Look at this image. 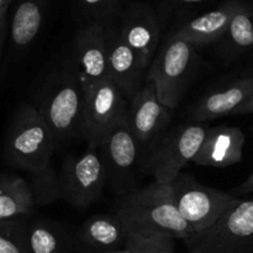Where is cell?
Masks as SVG:
<instances>
[{"instance_id": "484cf974", "label": "cell", "mask_w": 253, "mask_h": 253, "mask_svg": "<svg viewBox=\"0 0 253 253\" xmlns=\"http://www.w3.org/2000/svg\"><path fill=\"white\" fill-rule=\"evenodd\" d=\"M104 253H136V252L133 251L130 246H127V245H126V246L123 247V249L114 250V251H108V252H104Z\"/></svg>"}, {"instance_id": "6da1fadb", "label": "cell", "mask_w": 253, "mask_h": 253, "mask_svg": "<svg viewBox=\"0 0 253 253\" xmlns=\"http://www.w3.org/2000/svg\"><path fill=\"white\" fill-rule=\"evenodd\" d=\"M114 212L120 217L128 236H168L187 241L194 235L178 211L169 184L152 182L119 197Z\"/></svg>"}, {"instance_id": "5b68a950", "label": "cell", "mask_w": 253, "mask_h": 253, "mask_svg": "<svg viewBox=\"0 0 253 253\" xmlns=\"http://www.w3.org/2000/svg\"><path fill=\"white\" fill-rule=\"evenodd\" d=\"M198 66L199 56L195 47L174 37L156 53L146 79L155 84L161 103L173 110L194 81Z\"/></svg>"}, {"instance_id": "44dd1931", "label": "cell", "mask_w": 253, "mask_h": 253, "mask_svg": "<svg viewBox=\"0 0 253 253\" xmlns=\"http://www.w3.org/2000/svg\"><path fill=\"white\" fill-rule=\"evenodd\" d=\"M42 15L39 5L27 0L17 6L11 25L12 42L19 48L29 46L39 34Z\"/></svg>"}, {"instance_id": "30bf717a", "label": "cell", "mask_w": 253, "mask_h": 253, "mask_svg": "<svg viewBox=\"0 0 253 253\" xmlns=\"http://www.w3.org/2000/svg\"><path fill=\"white\" fill-rule=\"evenodd\" d=\"M128 116V101L108 79L85 93L81 137L98 146L101 138Z\"/></svg>"}, {"instance_id": "ac0fdd59", "label": "cell", "mask_w": 253, "mask_h": 253, "mask_svg": "<svg viewBox=\"0 0 253 253\" xmlns=\"http://www.w3.org/2000/svg\"><path fill=\"white\" fill-rule=\"evenodd\" d=\"M35 205L29 183L19 177L0 178V221L29 216Z\"/></svg>"}, {"instance_id": "8992f818", "label": "cell", "mask_w": 253, "mask_h": 253, "mask_svg": "<svg viewBox=\"0 0 253 253\" xmlns=\"http://www.w3.org/2000/svg\"><path fill=\"white\" fill-rule=\"evenodd\" d=\"M169 185L178 211L194 234L212 226L227 210L241 202V198L231 193L203 184L190 173H179Z\"/></svg>"}, {"instance_id": "7a4b0ae2", "label": "cell", "mask_w": 253, "mask_h": 253, "mask_svg": "<svg viewBox=\"0 0 253 253\" xmlns=\"http://www.w3.org/2000/svg\"><path fill=\"white\" fill-rule=\"evenodd\" d=\"M84 103L85 91L69 61L48 77L37 108L48 124L57 146L81 137Z\"/></svg>"}, {"instance_id": "d4e9b609", "label": "cell", "mask_w": 253, "mask_h": 253, "mask_svg": "<svg viewBox=\"0 0 253 253\" xmlns=\"http://www.w3.org/2000/svg\"><path fill=\"white\" fill-rule=\"evenodd\" d=\"M244 114H253V95L247 101H245L232 115H244Z\"/></svg>"}, {"instance_id": "f1b7e54d", "label": "cell", "mask_w": 253, "mask_h": 253, "mask_svg": "<svg viewBox=\"0 0 253 253\" xmlns=\"http://www.w3.org/2000/svg\"><path fill=\"white\" fill-rule=\"evenodd\" d=\"M6 4H9V0H0V9L6 6Z\"/></svg>"}, {"instance_id": "ba28073f", "label": "cell", "mask_w": 253, "mask_h": 253, "mask_svg": "<svg viewBox=\"0 0 253 253\" xmlns=\"http://www.w3.org/2000/svg\"><path fill=\"white\" fill-rule=\"evenodd\" d=\"M98 150L113 192L123 197L137 189V172L142 170V151L131 131L128 116L101 138Z\"/></svg>"}, {"instance_id": "5bb4252c", "label": "cell", "mask_w": 253, "mask_h": 253, "mask_svg": "<svg viewBox=\"0 0 253 253\" xmlns=\"http://www.w3.org/2000/svg\"><path fill=\"white\" fill-rule=\"evenodd\" d=\"M253 95V76L235 79L229 84L208 91L188 111L195 123L232 115L245 101Z\"/></svg>"}, {"instance_id": "83f0119b", "label": "cell", "mask_w": 253, "mask_h": 253, "mask_svg": "<svg viewBox=\"0 0 253 253\" xmlns=\"http://www.w3.org/2000/svg\"><path fill=\"white\" fill-rule=\"evenodd\" d=\"M100 1H103V0H85V2H88V4H91V5L99 4Z\"/></svg>"}, {"instance_id": "9a60e30c", "label": "cell", "mask_w": 253, "mask_h": 253, "mask_svg": "<svg viewBox=\"0 0 253 253\" xmlns=\"http://www.w3.org/2000/svg\"><path fill=\"white\" fill-rule=\"evenodd\" d=\"M246 136L237 126H209L193 163L199 167L226 168L241 162Z\"/></svg>"}, {"instance_id": "4316f807", "label": "cell", "mask_w": 253, "mask_h": 253, "mask_svg": "<svg viewBox=\"0 0 253 253\" xmlns=\"http://www.w3.org/2000/svg\"><path fill=\"white\" fill-rule=\"evenodd\" d=\"M5 9H6V6H5V7H1V9H0V37H1L2 26H4V16H5Z\"/></svg>"}, {"instance_id": "277c9868", "label": "cell", "mask_w": 253, "mask_h": 253, "mask_svg": "<svg viewBox=\"0 0 253 253\" xmlns=\"http://www.w3.org/2000/svg\"><path fill=\"white\" fill-rule=\"evenodd\" d=\"M209 126L205 123H184L169 127L142 158V172L153 182L169 184L199 152Z\"/></svg>"}, {"instance_id": "7402d4cb", "label": "cell", "mask_w": 253, "mask_h": 253, "mask_svg": "<svg viewBox=\"0 0 253 253\" xmlns=\"http://www.w3.org/2000/svg\"><path fill=\"white\" fill-rule=\"evenodd\" d=\"M0 253H31L29 224L25 220L15 217L0 221Z\"/></svg>"}, {"instance_id": "7c38bea8", "label": "cell", "mask_w": 253, "mask_h": 253, "mask_svg": "<svg viewBox=\"0 0 253 253\" xmlns=\"http://www.w3.org/2000/svg\"><path fill=\"white\" fill-rule=\"evenodd\" d=\"M73 64L84 91L109 79V54L106 32L93 27L77 37L72 53Z\"/></svg>"}, {"instance_id": "9c48e42d", "label": "cell", "mask_w": 253, "mask_h": 253, "mask_svg": "<svg viewBox=\"0 0 253 253\" xmlns=\"http://www.w3.org/2000/svg\"><path fill=\"white\" fill-rule=\"evenodd\" d=\"M108 183L98 146L88 143L82 155L64 158L59 174L61 199L76 209H86L100 199Z\"/></svg>"}, {"instance_id": "cb8c5ba5", "label": "cell", "mask_w": 253, "mask_h": 253, "mask_svg": "<svg viewBox=\"0 0 253 253\" xmlns=\"http://www.w3.org/2000/svg\"><path fill=\"white\" fill-rule=\"evenodd\" d=\"M231 194L237 198L244 197V195L253 194V170L251 174L249 175V178H247L244 183H241L239 187H236L234 190H232Z\"/></svg>"}, {"instance_id": "8fae6325", "label": "cell", "mask_w": 253, "mask_h": 253, "mask_svg": "<svg viewBox=\"0 0 253 253\" xmlns=\"http://www.w3.org/2000/svg\"><path fill=\"white\" fill-rule=\"evenodd\" d=\"M172 110L161 103L152 82L145 84L128 103V124L142 151V158L169 128Z\"/></svg>"}, {"instance_id": "e0dca14e", "label": "cell", "mask_w": 253, "mask_h": 253, "mask_svg": "<svg viewBox=\"0 0 253 253\" xmlns=\"http://www.w3.org/2000/svg\"><path fill=\"white\" fill-rule=\"evenodd\" d=\"M76 241L58 222L36 219L29 224L31 253H73Z\"/></svg>"}, {"instance_id": "f546056e", "label": "cell", "mask_w": 253, "mask_h": 253, "mask_svg": "<svg viewBox=\"0 0 253 253\" xmlns=\"http://www.w3.org/2000/svg\"><path fill=\"white\" fill-rule=\"evenodd\" d=\"M185 2H198V1H202V0H183Z\"/></svg>"}, {"instance_id": "603a6c76", "label": "cell", "mask_w": 253, "mask_h": 253, "mask_svg": "<svg viewBox=\"0 0 253 253\" xmlns=\"http://www.w3.org/2000/svg\"><path fill=\"white\" fill-rule=\"evenodd\" d=\"M174 239L168 236H156L150 239L128 236L126 245L136 253H175Z\"/></svg>"}, {"instance_id": "3957f363", "label": "cell", "mask_w": 253, "mask_h": 253, "mask_svg": "<svg viewBox=\"0 0 253 253\" xmlns=\"http://www.w3.org/2000/svg\"><path fill=\"white\" fill-rule=\"evenodd\" d=\"M56 147V138L39 109L21 106L7 136L6 153L10 162L36 178L54 170L51 160Z\"/></svg>"}, {"instance_id": "4fadbf2b", "label": "cell", "mask_w": 253, "mask_h": 253, "mask_svg": "<svg viewBox=\"0 0 253 253\" xmlns=\"http://www.w3.org/2000/svg\"><path fill=\"white\" fill-rule=\"evenodd\" d=\"M109 79L119 88L130 103L146 82L147 71L135 51L123 40L120 34L108 35Z\"/></svg>"}, {"instance_id": "52a82bcc", "label": "cell", "mask_w": 253, "mask_h": 253, "mask_svg": "<svg viewBox=\"0 0 253 253\" xmlns=\"http://www.w3.org/2000/svg\"><path fill=\"white\" fill-rule=\"evenodd\" d=\"M185 242L188 253H253V199H241Z\"/></svg>"}, {"instance_id": "2e32d148", "label": "cell", "mask_w": 253, "mask_h": 253, "mask_svg": "<svg viewBox=\"0 0 253 253\" xmlns=\"http://www.w3.org/2000/svg\"><path fill=\"white\" fill-rule=\"evenodd\" d=\"M77 239L86 252L104 253L125 247L128 234L115 212L95 214L83 222Z\"/></svg>"}, {"instance_id": "d6986e66", "label": "cell", "mask_w": 253, "mask_h": 253, "mask_svg": "<svg viewBox=\"0 0 253 253\" xmlns=\"http://www.w3.org/2000/svg\"><path fill=\"white\" fill-rule=\"evenodd\" d=\"M235 11L236 10L234 11L216 10L202 15L190 21L184 29L179 30L175 34V37L193 44L194 47L216 41L224 36Z\"/></svg>"}, {"instance_id": "ffe728a7", "label": "cell", "mask_w": 253, "mask_h": 253, "mask_svg": "<svg viewBox=\"0 0 253 253\" xmlns=\"http://www.w3.org/2000/svg\"><path fill=\"white\" fill-rule=\"evenodd\" d=\"M222 57L236 59L253 49V17L247 11L236 10L225 31Z\"/></svg>"}]
</instances>
